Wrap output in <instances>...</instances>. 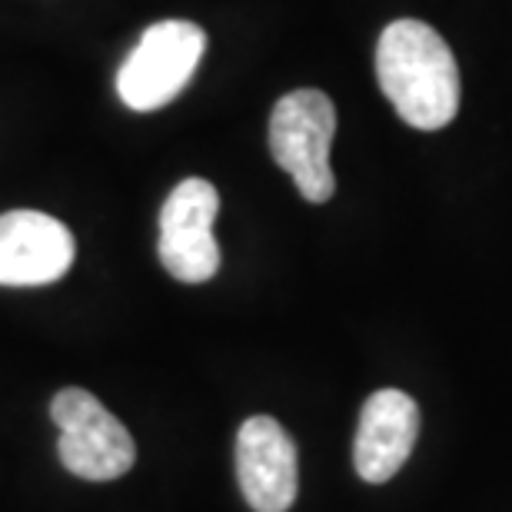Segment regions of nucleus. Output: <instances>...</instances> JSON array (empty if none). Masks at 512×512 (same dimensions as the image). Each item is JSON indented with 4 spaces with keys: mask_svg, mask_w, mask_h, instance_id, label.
Listing matches in <instances>:
<instances>
[{
    "mask_svg": "<svg viewBox=\"0 0 512 512\" xmlns=\"http://www.w3.org/2000/svg\"><path fill=\"white\" fill-rule=\"evenodd\" d=\"M50 416L60 429V463L90 483H110L130 473L137 463V443L127 426L80 386L60 389L50 403Z\"/></svg>",
    "mask_w": 512,
    "mask_h": 512,
    "instance_id": "20e7f679",
    "label": "nucleus"
},
{
    "mask_svg": "<svg viewBox=\"0 0 512 512\" xmlns=\"http://www.w3.org/2000/svg\"><path fill=\"white\" fill-rule=\"evenodd\" d=\"M376 80L399 120L416 130H443L459 114V67L436 27L393 20L376 44Z\"/></svg>",
    "mask_w": 512,
    "mask_h": 512,
    "instance_id": "f257e3e1",
    "label": "nucleus"
},
{
    "mask_svg": "<svg viewBox=\"0 0 512 512\" xmlns=\"http://www.w3.org/2000/svg\"><path fill=\"white\" fill-rule=\"evenodd\" d=\"M220 193L210 180L187 177L170 190L160 207V263L180 283H207L220 270V243L213 223Z\"/></svg>",
    "mask_w": 512,
    "mask_h": 512,
    "instance_id": "39448f33",
    "label": "nucleus"
},
{
    "mask_svg": "<svg viewBox=\"0 0 512 512\" xmlns=\"http://www.w3.org/2000/svg\"><path fill=\"white\" fill-rule=\"evenodd\" d=\"M336 137V107L323 90L303 87L276 100L270 117L273 160L290 173L303 200L326 203L336 193L330 147Z\"/></svg>",
    "mask_w": 512,
    "mask_h": 512,
    "instance_id": "f03ea898",
    "label": "nucleus"
},
{
    "mask_svg": "<svg viewBox=\"0 0 512 512\" xmlns=\"http://www.w3.org/2000/svg\"><path fill=\"white\" fill-rule=\"evenodd\" d=\"M237 479L253 512H286L300 493L296 446L273 416H250L237 433Z\"/></svg>",
    "mask_w": 512,
    "mask_h": 512,
    "instance_id": "0eeeda50",
    "label": "nucleus"
},
{
    "mask_svg": "<svg viewBox=\"0 0 512 512\" xmlns=\"http://www.w3.org/2000/svg\"><path fill=\"white\" fill-rule=\"evenodd\" d=\"M74 233L50 213H0V286H47L74 266Z\"/></svg>",
    "mask_w": 512,
    "mask_h": 512,
    "instance_id": "423d86ee",
    "label": "nucleus"
},
{
    "mask_svg": "<svg viewBox=\"0 0 512 512\" xmlns=\"http://www.w3.org/2000/svg\"><path fill=\"white\" fill-rule=\"evenodd\" d=\"M203 50H207V34L193 20L150 24L117 74L120 100L137 114L167 107L190 84Z\"/></svg>",
    "mask_w": 512,
    "mask_h": 512,
    "instance_id": "7ed1b4c3",
    "label": "nucleus"
},
{
    "mask_svg": "<svg viewBox=\"0 0 512 512\" xmlns=\"http://www.w3.org/2000/svg\"><path fill=\"white\" fill-rule=\"evenodd\" d=\"M419 436V406L403 389H376L363 403L353 463L363 483H389L406 466Z\"/></svg>",
    "mask_w": 512,
    "mask_h": 512,
    "instance_id": "6e6552de",
    "label": "nucleus"
}]
</instances>
